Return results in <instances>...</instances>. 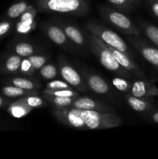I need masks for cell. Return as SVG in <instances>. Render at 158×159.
I'll return each instance as SVG.
<instances>
[{
  "label": "cell",
  "instance_id": "16",
  "mask_svg": "<svg viewBox=\"0 0 158 159\" xmlns=\"http://www.w3.org/2000/svg\"><path fill=\"white\" fill-rule=\"evenodd\" d=\"M2 93L8 98L24 97L31 95H38L37 90H26L14 85H6L2 88Z\"/></svg>",
  "mask_w": 158,
  "mask_h": 159
},
{
  "label": "cell",
  "instance_id": "29",
  "mask_svg": "<svg viewBox=\"0 0 158 159\" xmlns=\"http://www.w3.org/2000/svg\"><path fill=\"white\" fill-rule=\"evenodd\" d=\"M27 58L30 62L33 68L35 70L40 69L46 64V61H47L46 57L43 55H34V54H32V55L29 56Z\"/></svg>",
  "mask_w": 158,
  "mask_h": 159
},
{
  "label": "cell",
  "instance_id": "13",
  "mask_svg": "<svg viewBox=\"0 0 158 159\" xmlns=\"http://www.w3.org/2000/svg\"><path fill=\"white\" fill-rule=\"evenodd\" d=\"M87 85L90 89L100 95L108 94L110 92V87L105 79L95 74H88L86 75Z\"/></svg>",
  "mask_w": 158,
  "mask_h": 159
},
{
  "label": "cell",
  "instance_id": "15",
  "mask_svg": "<svg viewBox=\"0 0 158 159\" xmlns=\"http://www.w3.org/2000/svg\"><path fill=\"white\" fill-rule=\"evenodd\" d=\"M33 109L29 107L27 104L25 102L23 98H20L15 102H12L8 107V113L12 116L15 118H22L24 117L27 114H29Z\"/></svg>",
  "mask_w": 158,
  "mask_h": 159
},
{
  "label": "cell",
  "instance_id": "40",
  "mask_svg": "<svg viewBox=\"0 0 158 159\" xmlns=\"http://www.w3.org/2000/svg\"><path fill=\"white\" fill-rule=\"evenodd\" d=\"M156 69H157V71H158V68H156Z\"/></svg>",
  "mask_w": 158,
  "mask_h": 159
},
{
  "label": "cell",
  "instance_id": "7",
  "mask_svg": "<svg viewBox=\"0 0 158 159\" xmlns=\"http://www.w3.org/2000/svg\"><path fill=\"white\" fill-rule=\"evenodd\" d=\"M59 71L65 82L77 91L86 92L88 89L87 84L82 79L78 72L65 61H59Z\"/></svg>",
  "mask_w": 158,
  "mask_h": 159
},
{
  "label": "cell",
  "instance_id": "17",
  "mask_svg": "<svg viewBox=\"0 0 158 159\" xmlns=\"http://www.w3.org/2000/svg\"><path fill=\"white\" fill-rule=\"evenodd\" d=\"M9 82L12 85L26 90H37L40 88V84L38 82L23 77L12 78Z\"/></svg>",
  "mask_w": 158,
  "mask_h": 159
},
{
  "label": "cell",
  "instance_id": "18",
  "mask_svg": "<svg viewBox=\"0 0 158 159\" xmlns=\"http://www.w3.org/2000/svg\"><path fill=\"white\" fill-rule=\"evenodd\" d=\"M23 57L18 54H11L6 59L3 65V71L6 73H19Z\"/></svg>",
  "mask_w": 158,
  "mask_h": 159
},
{
  "label": "cell",
  "instance_id": "21",
  "mask_svg": "<svg viewBox=\"0 0 158 159\" xmlns=\"http://www.w3.org/2000/svg\"><path fill=\"white\" fill-rule=\"evenodd\" d=\"M43 97L46 100L48 103H50L57 108L71 107L73 101L76 97H62V96H51V95L43 94Z\"/></svg>",
  "mask_w": 158,
  "mask_h": 159
},
{
  "label": "cell",
  "instance_id": "34",
  "mask_svg": "<svg viewBox=\"0 0 158 159\" xmlns=\"http://www.w3.org/2000/svg\"><path fill=\"white\" fill-rule=\"evenodd\" d=\"M150 117L152 121H153L155 124H158V111L152 112L150 114Z\"/></svg>",
  "mask_w": 158,
  "mask_h": 159
},
{
  "label": "cell",
  "instance_id": "38",
  "mask_svg": "<svg viewBox=\"0 0 158 159\" xmlns=\"http://www.w3.org/2000/svg\"><path fill=\"white\" fill-rule=\"evenodd\" d=\"M85 1H87V2H89L90 0H85Z\"/></svg>",
  "mask_w": 158,
  "mask_h": 159
},
{
  "label": "cell",
  "instance_id": "3",
  "mask_svg": "<svg viewBox=\"0 0 158 159\" xmlns=\"http://www.w3.org/2000/svg\"><path fill=\"white\" fill-rule=\"evenodd\" d=\"M85 35L87 39L88 49L99 59V62L104 68L122 77L127 78V79L130 77L129 72L118 63L117 61L114 58V57L108 50L98 43L91 33L87 30Z\"/></svg>",
  "mask_w": 158,
  "mask_h": 159
},
{
  "label": "cell",
  "instance_id": "27",
  "mask_svg": "<svg viewBox=\"0 0 158 159\" xmlns=\"http://www.w3.org/2000/svg\"><path fill=\"white\" fill-rule=\"evenodd\" d=\"M23 98L25 102L33 110L36 108H39V107H45L48 103L44 98L40 97L38 95H31V96H24Z\"/></svg>",
  "mask_w": 158,
  "mask_h": 159
},
{
  "label": "cell",
  "instance_id": "6",
  "mask_svg": "<svg viewBox=\"0 0 158 159\" xmlns=\"http://www.w3.org/2000/svg\"><path fill=\"white\" fill-rule=\"evenodd\" d=\"M92 35L93 37H94V39L97 40L98 43H100L103 48H105V49H107L110 53H111L112 55L114 57V58L117 61L118 63H119L122 68H124L128 71H130V72L133 73V74H135L136 76H138V77L145 78V75H144V73L143 72V71L141 70L140 67H139L136 62L133 61V58H131L129 56L125 54V53L122 52V51H119V50L116 49V48L106 44V43H104L102 40H100L99 37L94 36V34H92Z\"/></svg>",
  "mask_w": 158,
  "mask_h": 159
},
{
  "label": "cell",
  "instance_id": "23",
  "mask_svg": "<svg viewBox=\"0 0 158 159\" xmlns=\"http://www.w3.org/2000/svg\"><path fill=\"white\" fill-rule=\"evenodd\" d=\"M141 29L143 31L146 37L158 48V27L148 23V22L143 21L139 23Z\"/></svg>",
  "mask_w": 158,
  "mask_h": 159
},
{
  "label": "cell",
  "instance_id": "36",
  "mask_svg": "<svg viewBox=\"0 0 158 159\" xmlns=\"http://www.w3.org/2000/svg\"><path fill=\"white\" fill-rule=\"evenodd\" d=\"M133 1H134L135 4H136V6H137V7H139V6H140V4H141L140 0H133Z\"/></svg>",
  "mask_w": 158,
  "mask_h": 159
},
{
  "label": "cell",
  "instance_id": "12",
  "mask_svg": "<svg viewBox=\"0 0 158 159\" xmlns=\"http://www.w3.org/2000/svg\"><path fill=\"white\" fill-rule=\"evenodd\" d=\"M131 95L139 98L149 99L152 96H156V88L146 81H136L132 84Z\"/></svg>",
  "mask_w": 158,
  "mask_h": 159
},
{
  "label": "cell",
  "instance_id": "39",
  "mask_svg": "<svg viewBox=\"0 0 158 159\" xmlns=\"http://www.w3.org/2000/svg\"><path fill=\"white\" fill-rule=\"evenodd\" d=\"M156 2H158V0H156Z\"/></svg>",
  "mask_w": 158,
  "mask_h": 159
},
{
  "label": "cell",
  "instance_id": "33",
  "mask_svg": "<svg viewBox=\"0 0 158 159\" xmlns=\"http://www.w3.org/2000/svg\"><path fill=\"white\" fill-rule=\"evenodd\" d=\"M148 4L153 15L158 19V2L156 0H148Z\"/></svg>",
  "mask_w": 158,
  "mask_h": 159
},
{
  "label": "cell",
  "instance_id": "35",
  "mask_svg": "<svg viewBox=\"0 0 158 159\" xmlns=\"http://www.w3.org/2000/svg\"><path fill=\"white\" fill-rule=\"evenodd\" d=\"M8 102H9V101H8L7 99H4V98H2V96H0V108L5 107Z\"/></svg>",
  "mask_w": 158,
  "mask_h": 159
},
{
  "label": "cell",
  "instance_id": "1",
  "mask_svg": "<svg viewBox=\"0 0 158 159\" xmlns=\"http://www.w3.org/2000/svg\"><path fill=\"white\" fill-rule=\"evenodd\" d=\"M53 114L59 123L78 130H105L119 127L122 124V119L116 113L70 107H54Z\"/></svg>",
  "mask_w": 158,
  "mask_h": 159
},
{
  "label": "cell",
  "instance_id": "30",
  "mask_svg": "<svg viewBox=\"0 0 158 159\" xmlns=\"http://www.w3.org/2000/svg\"><path fill=\"white\" fill-rule=\"evenodd\" d=\"M20 73L26 76H33L35 73V69L33 68L27 57L22 59L20 68Z\"/></svg>",
  "mask_w": 158,
  "mask_h": 159
},
{
  "label": "cell",
  "instance_id": "20",
  "mask_svg": "<svg viewBox=\"0 0 158 159\" xmlns=\"http://www.w3.org/2000/svg\"><path fill=\"white\" fill-rule=\"evenodd\" d=\"M36 26H37L36 19H33V20L19 19L15 25V31L16 34H20V35H26L34 30L36 29Z\"/></svg>",
  "mask_w": 158,
  "mask_h": 159
},
{
  "label": "cell",
  "instance_id": "14",
  "mask_svg": "<svg viewBox=\"0 0 158 159\" xmlns=\"http://www.w3.org/2000/svg\"><path fill=\"white\" fill-rule=\"evenodd\" d=\"M127 103L134 111L139 113H145L152 110L153 104L149 99L139 98L133 96V95H129L126 96Z\"/></svg>",
  "mask_w": 158,
  "mask_h": 159
},
{
  "label": "cell",
  "instance_id": "5",
  "mask_svg": "<svg viewBox=\"0 0 158 159\" xmlns=\"http://www.w3.org/2000/svg\"><path fill=\"white\" fill-rule=\"evenodd\" d=\"M85 29L86 30L94 34V36L99 37L106 44L125 53V54L131 57V51H130L128 45L116 33H115L112 30L94 21L88 22L85 25Z\"/></svg>",
  "mask_w": 158,
  "mask_h": 159
},
{
  "label": "cell",
  "instance_id": "10",
  "mask_svg": "<svg viewBox=\"0 0 158 159\" xmlns=\"http://www.w3.org/2000/svg\"><path fill=\"white\" fill-rule=\"evenodd\" d=\"M43 30L50 40L55 44L61 47H69L70 41L64 30L58 24L52 23H46L43 26Z\"/></svg>",
  "mask_w": 158,
  "mask_h": 159
},
{
  "label": "cell",
  "instance_id": "31",
  "mask_svg": "<svg viewBox=\"0 0 158 159\" xmlns=\"http://www.w3.org/2000/svg\"><path fill=\"white\" fill-rule=\"evenodd\" d=\"M46 89H64L73 88L65 81L51 80L50 82L46 83Z\"/></svg>",
  "mask_w": 158,
  "mask_h": 159
},
{
  "label": "cell",
  "instance_id": "25",
  "mask_svg": "<svg viewBox=\"0 0 158 159\" xmlns=\"http://www.w3.org/2000/svg\"><path fill=\"white\" fill-rule=\"evenodd\" d=\"M112 84L113 86L119 91L122 93H128L130 92L132 87V82L127 78L122 77H114L112 79Z\"/></svg>",
  "mask_w": 158,
  "mask_h": 159
},
{
  "label": "cell",
  "instance_id": "32",
  "mask_svg": "<svg viewBox=\"0 0 158 159\" xmlns=\"http://www.w3.org/2000/svg\"><path fill=\"white\" fill-rule=\"evenodd\" d=\"M13 23L10 20H3L0 22V37H2L9 34L12 29Z\"/></svg>",
  "mask_w": 158,
  "mask_h": 159
},
{
  "label": "cell",
  "instance_id": "4",
  "mask_svg": "<svg viewBox=\"0 0 158 159\" xmlns=\"http://www.w3.org/2000/svg\"><path fill=\"white\" fill-rule=\"evenodd\" d=\"M99 12L105 21L121 32L129 36L140 35V29L123 12L105 6H99Z\"/></svg>",
  "mask_w": 158,
  "mask_h": 159
},
{
  "label": "cell",
  "instance_id": "28",
  "mask_svg": "<svg viewBox=\"0 0 158 159\" xmlns=\"http://www.w3.org/2000/svg\"><path fill=\"white\" fill-rule=\"evenodd\" d=\"M40 75L46 80H53L57 75V69L53 64H45L40 69Z\"/></svg>",
  "mask_w": 158,
  "mask_h": 159
},
{
  "label": "cell",
  "instance_id": "24",
  "mask_svg": "<svg viewBox=\"0 0 158 159\" xmlns=\"http://www.w3.org/2000/svg\"><path fill=\"white\" fill-rule=\"evenodd\" d=\"M14 51L15 54L22 57H28L29 56L34 54V47L28 42H20L17 43L14 47Z\"/></svg>",
  "mask_w": 158,
  "mask_h": 159
},
{
  "label": "cell",
  "instance_id": "26",
  "mask_svg": "<svg viewBox=\"0 0 158 159\" xmlns=\"http://www.w3.org/2000/svg\"><path fill=\"white\" fill-rule=\"evenodd\" d=\"M43 94L62 96V97H78L79 96V93L74 91L73 89H45L43 91Z\"/></svg>",
  "mask_w": 158,
  "mask_h": 159
},
{
  "label": "cell",
  "instance_id": "19",
  "mask_svg": "<svg viewBox=\"0 0 158 159\" xmlns=\"http://www.w3.org/2000/svg\"><path fill=\"white\" fill-rule=\"evenodd\" d=\"M29 5L26 0H20L13 3L10 7L8 9L6 12V17L9 20H15L18 19L28 8Z\"/></svg>",
  "mask_w": 158,
  "mask_h": 159
},
{
  "label": "cell",
  "instance_id": "2",
  "mask_svg": "<svg viewBox=\"0 0 158 159\" xmlns=\"http://www.w3.org/2000/svg\"><path fill=\"white\" fill-rule=\"evenodd\" d=\"M39 12L63 13L84 16L90 12V6L85 0H36Z\"/></svg>",
  "mask_w": 158,
  "mask_h": 159
},
{
  "label": "cell",
  "instance_id": "22",
  "mask_svg": "<svg viewBox=\"0 0 158 159\" xmlns=\"http://www.w3.org/2000/svg\"><path fill=\"white\" fill-rule=\"evenodd\" d=\"M107 1L116 10L120 11L123 13L134 12L137 7L133 0H107Z\"/></svg>",
  "mask_w": 158,
  "mask_h": 159
},
{
  "label": "cell",
  "instance_id": "37",
  "mask_svg": "<svg viewBox=\"0 0 158 159\" xmlns=\"http://www.w3.org/2000/svg\"><path fill=\"white\" fill-rule=\"evenodd\" d=\"M1 40H2V37H0V43H1Z\"/></svg>",
  "mask_w": 158,
  "mask_h": 159
},
{
  "label": "cell",
  "instance_id": "9",
  "mask_svg": "<svg viewBox=\"0 0 158 159\" xmlns=\"http://www.w3.org/2000/svg\"><path fill=\"white\" fill-rule=\"evenodd\" d=\"M70 107H74V108L80 109V110H95V111L105 112V113H115V110L112 107L99 101L94 100L91 98L85 97V96L76 97Z\"/></svg>",
  "mask_w": 158,
  "mask_h": 159
},
{
  "label": "cell",
  "instance_id": "8",
  "mask_svg": "<svg viewBox=\"0 0 158 159\" xmlns=\"http://www.w3.org/2000/svg\"><path fill=\"white\" fill-rule=\"evenodd\" d=\"M128 40L147 61L158 68V48L149 45L143 39L139 38V36H129Z\"/></svg>",
  "mask_w": 158,
  "mask_h": 159
},
{
  "label": "cell",
  "instance_id": "11",
  "mask_svg": "<svg viewBox=\"0 0 158 159\" xmlns=\"http://www.w3.org/2000/svg\"><path fill=\"white\" fill-rule=\"evenodd\" d=\"M58 25L64 30L71 43L81 48L88 47L86 37L77 26L66 22H59Z\"/></svg>",
  "mask_w": 158,
  "mask_h": 159
}]
</instances>
